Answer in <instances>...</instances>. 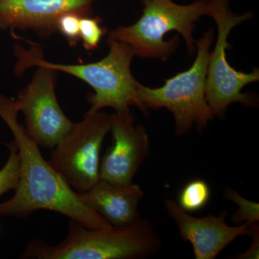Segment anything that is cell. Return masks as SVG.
<instances>
[{
  "instance_id": "cell-1",
  "label": "cell",
  "mask_w": 259,
  "mask_h": 259,
  "mask_svg": "<svg viewBox=\"0 0 259 259\" xmlns=\"http://www.w3.org/2000/svg\"><path fill=\"white\" fill-rule=\"evenodd\" d=\"M15 102L0 93V117L9 127L18 148L20 177L15 194L0 203V217L28 218L41 209L64 214L91 229L112 226L105 218L83 203L42 157L38 145L18 121Z\"/></svg>"
},
{
  "instance_id": "cell-2",
  "label": "cell",
  "mask_w": 259,
  "mask_h": 259,
  "mask_svg": "<svg viewBox=\"0 0 259 259\" xmlns=\"http://www.w3.org/2000/svg\"><path fill=\"white\" fill-rule=\"evenodd\" d=\"M161 241L147 219L123 226L91 229L70 220L68 234L52 245L33 240L27 245L22 258L143 259L159 251Z\"/></svg>"
},
{
  "instance_id": "cell-3",
  "label": "cell",
  "mask_w": 259,
  "mask_h": 259,
  "mask_svg": "<svg viewBox=\"0 0 259 259\" xmlns=\"http://www.w3.org/2000/svg\"><path fill=\"white\" fill-rule=\"evenodd\" d=\"M107 42L110 51L104 59L80 65L53 64L42 59L36 47L30 50L16 47V71L21 73L32 66H46L82 80L95 90V94L88 97L91 107L87 114L95 113L105 107H111L115 112L130 110V107L137 106L136 94L139 84L131 70L134 51L127 44L116 39L108 37Z\"/></svg>"
},
{
  "instance_id": "cell-4",
  "label": "cell",
  "mask_w": 259,
  "mask_h": 259,
  "mask_svg": "<svg viewBox=\"0 0 259 259\" xmlns=\"http://www.w3.org/2000/svg\"><path fill=\"white\" fill-rule=\"evenodd\" d=\"M212 30L196 42L197 54L190 69L165 81L161 88H150L139 83L136 100L143 112L148 109L166 108L174 116L178 136L187 134L195 125L198 131L207 127L214 114L206 99V79Z\"/></svg>"
},
{
  "instance_id": "cell-5",
  "label": "cell",
  "mask_w": 259,
  "mask_h": 259,
  "mask_svg": "<svg viewBox=\"0 0 259 259\" xmlns=\"http://www.w3.org/2000/svg\"><path fill=\"white\" fill-rule=\"evenodd\" d=\"M142 16L134 25L118 27L109 33L132 48L135 56L166 60L176 51L178 36L163 40L167 32L177 31L185 39L189 53L194 52V23L207 15L209 0H199L190 5H179L172 0H143Z\"/></svg>"
},
{
  "instance_id": "cell-6",
  "label": "cell",
  "mask_w": 259,
  "mask_h": 259,
  "mask_svg": "<svg viewBox=\"0 0 259 259\" xmlns=\"http://www.w3.org/2000/svg\"><path fill=\"white\" fill-rule=\"evenodd\" d=\"M207 15L212 17L217 24L218 38L214 50L209 54L206 99L214 115L222 117L232 103L251 105L253 102L251 96L242 93L241 90L246 85L258 81V69H254L251 73L237 71L228 64L226 56V51L231 47L228 38L232 29L250 19L251 15L234 14L228 0H209Z\"/></svg>"
},
{
  "instance_id": "cell-7",
  "label": "cell",
  "mask_w": 259,
  "mask_h": 259,
  "mask_svg": "<svg viewBox=\"0 0 259 259\" xmlns=\"http://www.w3.org/2000/svg\"><path fill=\"white\" fill-rule=\"evenodd\" d=\"M111 123L112 115L105 112L86 113L54 148L49 163L78 193L87 192L100 180V153Z\"/></svg>"
},
{
  "instance_id": "cell-8",
  "label": "cell",
  "mask_w": 259,
  "mask_h": 259,
  "mask_svg": "<svg viewBox=\"0 0 259 259\" xmlns=\"http://www.w3.org/2000/svg\"><path fill=\"white\" fill-rule=\"evenodd\" d=\"M31 82L19 93L15 106L23 112L27 132L38 146L54 148L74 122L61 110L55 93L57 70L37 66Z\"/></svg>"
},
{
  "instance_id": "cell-9",
  "label": "cell",
  "mask_w": 259,
  "mask_h": 259,
  "mask_svg": "<svg viewBox=\"0 0 259 259\" xmlns=\"http://www.w3.org/2000/svg\"><path fill=\"white\" fill-rule=\"evenodd\" d=\"M110 131L113 143L100 162L99 177L113 185H130L149 155L148 135L135 123L130 110L112 115Z\"/></svg>"
},
{
  "instance_id": "cell-10",
  "label": "cell",
  "mask_w": 259,
  "mask_h": 259,
  "mask_svg": "<svg viewBox=\"0 0 259 259\" xmlns=\"http://www.w3.org/2000/svg\"><path fill=\"white\" fill-rule=\"evenodd\" d=\"M165 207L174 220L181 238L193 247L196 259H214L238 237L249 236L251 224L244 223L239 226H230L226 223L227 212L219 215L209 214L204 218H194L175 201L166 199Z\"/></svg>"
},
{
  "instance_id": "cell-11",
  "label": "cell",
  "mask_w": 259,
  "mask_h": 259,
  "mask_svg": "<svg viewBox=\"0 0 259 259\" xmlns=\"http://www.w3.org/2000/svg\"><path fill=\"white\" fill-rule=\"evenodd\" d=\"M93 0H0V28L31 29L46 36L66 13L88 16Z\"/></svg>"
},
{
  "instance_id": "cell-12",
  "label": "cell",
  "mask_w": 259,
  "mask_h": 259,
  "mask_svg": "<svg viewBox=\"0 0 259 259\" xmlns=\"http://www.w3.org/2000/svg\"><path fill=\"white\" fill-rule=\"evenodd\" d=\"M78 195L83 203L112 226H127L141 218L138 207L144 192L136 184L117 185L100 180L90 190Z\"/></svg>"
},
{
  "instance_id": "cell-13",
  "label": "cell",
  "mask_w": 259,
  "mask_h": 259,
  "mask_svg": "<svg viewBox=\"0 0 259 259\" xmlns=\"http://www.w3.org/2000/svg\"><path fill=\"white\" fill-rule=\"evenodd\" d=\"M209 198L210 190L207 182L192 180L181 191L178 204L186 212H196L203 208Z\"/></svg>"
},
{
  "instance_id": "cell-14",
  "label": "cell",
  "mask_w": 259,
  "mask_h": 259,
  "mask_svg": "<svg viewBox=\"0 0 259 259\" xmlns=\"http://www.w3.org/2000/svg\"><path fill=\"white\" fill-rule=\"evenodd\" d=\"M10 151L9 157L0 169V196L17 187L20 177V159L15 141L6 144Z\"/></svg>"
},
{
  "instance_id": "cell-15",
  "label": "cell",
  "mask_w": 259,
  "mask_h": 259,
  "mask_svg": "<svg viewBox=\"0 0 259 259\" xmlns=\"http://www.w3.org/2000/svg\"><path fill=\"white\" fill-rule=\"evenodd\" d=\"M225 197L228 200L234 202L239 209L238 212L233 215L232 221L235 223H256L259 221V205L258 203L251 202L243 198L236 191L227 189Z\"/></svg>"
},
{
  "instance_id": "cell-16",
  "label": "cell",
  "mask_w": 259,
  "mask_h": 259,
  "mask_svg": "<svg viewBox=\"0 0 259 259\" xmlns=\"http://www.w3.org/2000/svg\"><path fill=\"white\" fill-rule=\"evenodd\" d=\"M105 32L106 30L100 26V19L88 16H83L80 19L79 37L82 40L83 47L87 50H94L98 47Z\"/></svg>"
},
{
  "instance_id": "cell-17",
  "label": "cell",
  "mask_w": 259,
  "mask_h": 259,
  "mask_svg": "<svg viewBox=\"0 0 259 259\" xmlns=\"http://www.w3.org/2000/svg\"><path fill=\"white\" fill-rule=\"evenodd\" d=\"M81 15L74 13H66L58 20L57 30L62 32L70 44H75L79 38V22Z\"/></svg>"
},
{
  "instance_id": "cell-18",
  "label": "cell",
  "mask_w": 259,
  "mask_h": 259,
  "mask_svg": "<svg viewBox=\"0 0 259 259\" xmlns=\"http://www.w3.org/2000/svg\"><path fill=\"white\" fill-rule=\"evenodd\" d=\"M258 225L252 223L251 233H250V236L253 238V243H252L249 249L240 256L238 255L237 258H258Z\"/></svg>"
}]
</instances>
